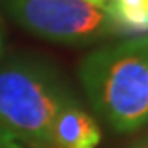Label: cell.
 Here are the masks:
<instances>
[{
	"instance_id": "52a82bcc",
	"label": "cell",
	"mask_w": 148,
	"mask_h": 148,
	"mask_svg": "<svg viewBox=\"0 0 148 148\" xmlns=\"http://www.w3.org/2000/svg\"><path fill=\"white\" fill-rule=\"evenodd\" d=\"M89 2H93V4H97V5H105V4H107V2H111V0H89Z\"/></svg>"
},
{
	"instance_id": "5b68a950",
	"label": "cell",
	"mask_w": 148,
	"mask_h": 148,
	"mask_svg": "<svg viewBox=\"0 0 148 148\" xmlns=\"http://www.w3.org/2000/svg\"><path fill=\"white\" fill-rule=\"evenodd\" d=\"M103 9L109 13L118 36L139 38L148 34V0H111Z\"/></svg>"
},
{
	"instance_id": "7a4b0ae2",
	"label": "cell",
	"mask_w": 148,
	"mask_h": 148,
	"mask_svg": "<svg viewBox=\"0 0 148 148\" xmlns=\"http://www.w3.org/2000/svg\"><path fill=\"white\" fill-rule=\"evenodd\" d=\"M70 89L45 62L13 59L0 66V127L30 148H52L50 129Z\"/></svg>"
},
{
	"instance_id": "277c9868",
	"label": "cell",
	"mask_w": 148,
	"mask_h": 148,
	"mask_svg": "<svg viewBox=\"0 0 148 148\" xmlns=\"http://www.w3.org/2000/svg\"><path fill=\"white\" fill-rule=\"evenodd\" d=\"M102 139V130L97 120L70 97L61 103L50 129L52 148H97Z\"/></svg>"
},
{
	"instance_id": "ba28073f",
	"label": "cell",
	"mask_w": 148,
	"mask_h": 148,
	"mask_svg": "<svg viewBox=\"0 0 148 148\" xmlns=\"http://www.w3.org/2000/svg\"><path fill=\"white\" fill-rule=\"evenodd\" d=\"M0 48H2V36H0Z\"/></svg>"
},
{
	"instance_id": "3957f363",
	"label": "cell",
	"mask_w": 148,
	"mask_h": 148,
	"mask_svg": "<svg viewBox=\"0 0 148 148\" xmlns=\"http://www.w3.org/2000/svg\"><path fill=\"white\" fill-rule=\"evenodd\" d=\"M16 22L39 38L66 45H88L116 34L102 5L89 0H2Z\"/></svg>"
},
{
	"instance_id": "6da1fadb",
	"label": "cell",
	"mask_w": 148,
	"mask_h": 148,
	"mask_svg": "<svg viewBox=\"0 0 148 148\" xmlns=\"http://www.w3.org/2000/svg\"><path fill=\"white\" fill-rule=\"evenodd\" d=\"M79 79L93 109L116 132L148 125V36L93 50Z\"/></svg>"
},
{
	"instance_id": "8992f818",
	"label": "cell",
	"mask_w": 148,
	"mask_h": 148,
	"mask_svg": "<svg viewBox=\"0 0 148 148\" xmlns=\"http://www.w3.org/2000/svg\"><path fill=\"white\" fill-rule=\"evenodd\" d=\"M130 148H148V136H146V137H143L141 141H137L136 145H132Z\"/></svg>"
}]
</instances>
